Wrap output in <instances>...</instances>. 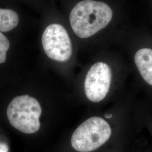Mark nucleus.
Wrapping results in <instances>:
<instances>
[{
    "label": "nucleus",
    "mask_w": 152,
    "mask_h": 152,
    "mask_svg": "<svg viewBox=\"0 0 152 152\" xmlns=\"http://www.w3.org/2000/svg\"><path fill=\"white\" fill-rule=\"evenodd\" d=\"M41 113L42 108L38 100L27 95L12 99L6 109V118L10 125L27 134L39 130Z\"/></svg>",
    "instance_id": "nucleus-2"
},
{
    "label": "nucleus",
    "mask_w": 152,
    "mask_h": 152,
    "mask_svg": "<svg viewBox=\"0 0 152 152\" xmlns=\"http://www.w3.org/2000/svg\"><path fill=\"white\" fill-rule=\"evenodd\" d=\"M9 147L4 142H0V152H9Z\"/></svg>",
    "instance_id": "nucleus-9"
},
{
    "label": "nucleus",
    "mask_w": 152,
    "mask_h": 152,
    "mask_svg": "<svg viewBox=\"0 0 152 152\" xmlns=\"http://www.w3.org/2000/svg\"><path fill=\"white\" fill-rule=\"evenodd\" d=\"M45 53L49 58L65 62L71 58L72 45L71 39L64 28L58 24L47 27L42 36Z\"/></svg>",
    "instance_id": "nucleus-4"
},
{
    "label": "nucleus",
    "mask_w": 152,
    "mask_h": 152,
    "mask_svg": "<svg viewBox=\"0 0 152 152\" xmlns=\"http://www.w3.org/2000/svg\"><path fill=\"white\" fill-rule=\"evenodd\" d=\"M111 134L110 126L105 120L93 117L76 129L71 138V144L78 152H92L108 141Z\"/></svg>",
    "instance_id": "nucleus-3"
},
{
    "label": "nucleus",
    "mask_w": 152,
    "mask_h": 152,
    "mask_svg": "<svg viewBox=\"0 0 152 152\" xmlns=\"http://www.w3.org/2000/svg\"><path fill=\"white\" fill-rule=\"evenodd\" d=\"M19 18L11 9H0V32H9L17 27Z\"/></svg>",
    "instance_id": "nucleus-7"
},
{
    "label": "nucleus",
    "mask_w": 152,
    "mask_h": 152,
    "mask_svg": "<svg viewBox=\"0 0 152 152\" xmlns=\"http://www.w3.org/2000/svg\"><path fill=\"white\" fill-rule=\"evenodd\" d=\"M112 17V10L107 4L94 0H83L72 10L69 20L76 35L87 38L106 27Z\"/></svg>",
    "instance_id": "nucleus-1"
},
{
    "label": "nucleus",
    "mask_w": 152,
    "mask_h": 152,
    "mask_svg": "<svg viewBox=\"0 0 152 152\" xmlns=\"http://www.w3.org/2000/svg\"><path fill=\"white\" fill-rule=\"evenodd\" d=\"M134 60L142 78L152 86V49L139 50L135 55Z\"/></svg>",
    "instance_id": "nucleus-6"
},
{
    "label": "nucleus",
    "mask_w": 152,
    "mask_h": 152,
    "mask_svg": "<svg viewBox=\"0 0 152 152\" xmlns=\"http://www.w3.org/2000/svg\"><path fill=\"white\" fill-rule=\"evenodd\" d=\"M10 46V43L8 38L0 32V64L5 63L7 60V54Z\"/></svg>",
    "instance_id": "nucleus-8"
},
{
    "label": "nucleus",
    "mask_w": 152,
    "mask_h": 152,
    "mask_svg": "<svg viewBox=\"0 0 152 152\" xmlns=\"http://www.w3.org/2000/svg\"><path fill=\"white\" fill-rule=\"evenodd\" d=\"M112 71L103 62L95 63L88 71L85 81L87 99L94 103L103 100L108 94L112 81Z\"/></svg>",
    "instance_id": "nucleus-5"
}]
</instances>
